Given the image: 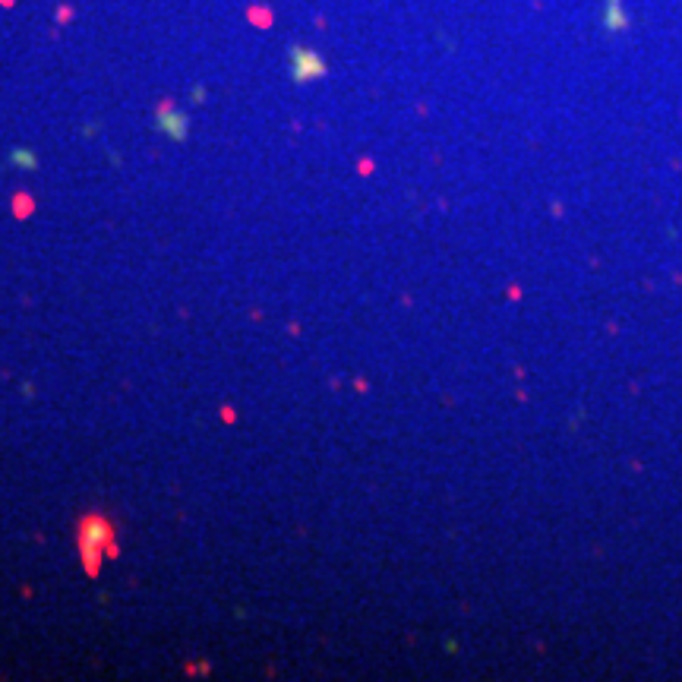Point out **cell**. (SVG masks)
<instances>
[{"instance_id": "7a4b0ae2", "label": "cell", "mask_w": 682, "mask_h": 682, "mask_svg": "<svg viewBox=\"0 0 682 682\" xmlns=\"http://www.w3.org/2000/svg\"><path fill=\"white\" fill-rule=\"evenodd\" d=\"M13 161H23L19 167H35V158L29 152H13Z\"/></svg>"}, {"instance_id": "6da1fadb", "label": "cell", "mask_w": 682, "mask_h": 682, "mask_svg": "<svg viewBox=\"0 0 682 682\" xmlns=\"http://www.w3.org/2000/svg\"><path fill=\"white\" fill-rule=\"evenodd\" d=\"M107 524L101 522V518H89V522L83 524V531H79V550H83L86 556V565H89V572H95L98 565V546H101V534H107Z\"/></svg>"}]
</instances>
